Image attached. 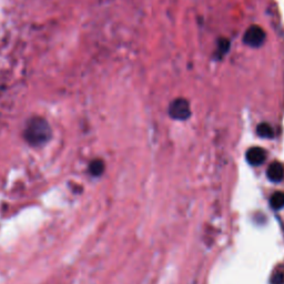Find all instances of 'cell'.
<instances>
[{"instance_id":"1","label":"cell","mask_w":284,"mask_h":284,"mask_svg":"<svg viewBox=\"0 0 284 284\" xmlns=\"http://www.w3.org/2000/svg\"><path fill=\"white\" fill-rule=\"evenodd\" d=\"M169 115L174 120H187L191 116L190 104L185 98L174 99L169 106Z\"/></svg>"},{"instance_id":"2","label":"cell","mask_w":284,"mask_h":284,"mask_svg":"<svg viewBox=\"0 0 284 284\" xmlns=\"http://www.w3.org/2000/svg\"><path fill=\"white\" fill-rule=\"evenodd\" d=\"M265 38H266L265 31L263 30L261 27L251 26L246 29L243 37V41L245 43V45L250 46V47L258 48L264 44Z\"/></svg>"},{"instance_id":"3","label":"cell","mask_w":284,"mask_h":284,"mask_svg":"<svg viewBox=\"0 0 284 284\" xmlns=\"http://www.w3.org/2000/svg\"><path fill=\"white\" fill-rule=\"evenodd\" d=\"M245 157L246 161H248L250 165L258 166L264 164L266 159V152L260 147H253L250 148L248 151H246Z\"/></svg>"},{"instance_id":"4","label":"cell","mask_w":284,"mask_h":284,"mask_svg":"<svg viewBox=\"0 0 284 284\" xmlns=\"http://www.w3.org/2000/svg\"><path fill=\"white\" fill-rule=\"evenodd\" d=\"M266 175L269 180L274 183L282 182L284 180V166L281 162H273L266 170Z\"/></svg>"},{"instance_id":"5","label":"cell","mask_w":284,"mask_h":284,"mask_svg":"<svg viewBox=\"0 0 284 284\" xmlns=\"http://www.w3.org/2000/svg\"><path fill=\"white\" fill-rule=\"evenodd\" d=\"M258 135L262 138H266V139H270V138L274 137V130L273 128L270 126L269 123H261L259 124L257 128Z\"/></svg>"},{"instance_id":"6","label":"cell","mask_w":284,"mask_h":284,"mask_svg":"<svg viewBox=\"0 0 284 284\" xmlns=\"http://www.w3.org/2000/svg\"><path fill=\"white\" fill-rule=\"evenodd\" d=\"M271 206H272L273 209L275 210H280L284 207V192H275V193L272 194L271 197Z\"/></svg>"},{"instance_id":"7","label":"cell","mask_w":284,"mask_h":284,"mask_svg":"<svg viewBox=\"0 0 284 284\" xmlns=\"http://www.w3.org/2000/svg\"><path fill=\"white\" fill-rule=\"evenodd\" d=\"M103 169H104V165H103V162L100 161V160L94 161L90 166V171L94 175H100L102 173Z\"/></svg>"},{"instance_id":"8","label":"cell","mask_w":284,"mask_h":284,"mask_svg":"<svg viewBox=\"0 0 284 284\" xmlns=\"http://www.w3.org/2000/svg\"><path fill=\"white\" fill-rule=\"evenodd\" d=\"M271 284H284V270H277L271 278Z\"/></svg>"},{"instance_id":"9","label":"cell","mask_w":284,"mask_h":284,"mask_svg":"<svg viewBox=\"0 0 284 284\" xmlns=\"http://www.w3.org/2000/svg\"><path fill=\"white\" fill-rule=\"evenodd\" d=\"M230 48V41L228 39H220L219 41V52L221 55H224V53L228 52V50Z\"/></svg>"}]
</instances>
